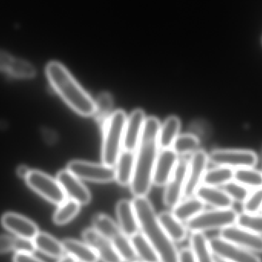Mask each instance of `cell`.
<instances>
[{"label":"cell","instance_id":"41","mask_svg":"<svg viewBox=\"0 0 262 262\" xmlns=\"http://www.w3.org/2000/svg\"><path fill=\"white\" fill-rule=\"evenodd\" d=\"M13 262H43L34 256L32 253L16 252L14 255Z\"/></svg>","mask_w":262,"mask_h":262},{"label":"cell","instance_id":"8","mask_svg":"<svg viewBox=\"0 0 262 262\" xmlns=\"http://www.w3.org/2000/svg\"><path fill=\"white\" fill-rule=\"evenodd\" d=\"M67 169L80 180L95 183H110L115 180V169L102 163H93L84 160H73Z\"/></svg>","mask_w":262,"mask_h":262},{"label":"cell","instance_id":"21","mask_svg":"<svg viewBox=\"0 0 262 262\" xmlns=\"http://www.w3.org/2000/svg\"><path fill=\"white\" fill-rule=\"evenodd\" d=\"M135 166V152L123 149L120 154L115 169V180L121 186L130 185Z\"/></svg>","mask_w":262,"mask_h":262},{"label":"cell","instance_id":"35","mask_svg":"<svg viewBox=\"0 0 262 262\" xmlns=\"http://www.w3.org/2000/svg\"><path fill=\"white\" fill-rule=\"evenodd\" d=\"M236 225L262 235V214H238Z\"/></svg>","mask_w":262,"mask_h":262},{"label":"cell","instance_id":"43","mask_svg":"<svg viewBox=\"0 0 262 262\" xmlns=\"http://www.w3.org/2000/svg\"><path fill=\"white\" fill-rule=\"evenodd\" d=\"M30 171L29 167L24 166V165H21V166H18V169H17V175H18L20 178L26 179L28 176H29Z\"/></svg>","mask_w":262,"mask_h":262},{"label":"cell","instance_id":"11","mask_svg":"<svg viewBox=\"0 0 262 262\" xmlns=\"http://www.w3.org/2000/svg\"><path fill=\"white\" fill-rule=\"evenodd\" d=\"M209 162V155L204 150L197 149L193 152L188 161L183 196L189 198L195 195V191L203 184Z\"/></svg>","mask_w":262,"mask_h":262},{"label":"cell","instance_id":"5","mask_svg":"<svg viewBox=\"0 0 262 262\" xmlns=\"http://www.w3.org/2000/svg\"><path fill=\"white\" fill-rule=\"evenodd\" d=\"M94 229L102 234L113 245L124 262H134L137 259L130 237L127 236L119 225L108 215L99 213L92 219Z\"/></svg>","mask_w":262,"mask_h":262},{"label":"cell","instance_id":"38","mask_svg":"<svg viewBox=\"0 0 262 262\" xmlns=\"http://www.w3.org/2000/svg\"><path fill=\"white\" fill-rule=\"evenodd\" d=\"M35 243L33 240L28 238H15V248L14 250L16 252H26V253H32L35 250Z\"/></svg>","mask_w":262,"mask_h":262},{"label":"cell","instance_id":"24","mask_svg":"<svg viewBox=\"0 0 262 262\" xmlns=\"http://www.w3.org/2000/svg\"><path fill=\"white\" fill-rule=\"evenodd\" d=\"M189 244L195 262H215V257L211 250L209 239L203 232H192Z\"/></svg>","mask_w":262,"mask_h":262},{"label":"cell","instance_id":"40","mask_svg":"<svg viewBox=\"0 0 262 262\" xmlns=\"http://www.w3.org/2000/svg\"><path fill=\"white\" fill-rule=\"evenodd\" d=\"M14 58L7 52L0 51V71L8 72Z\"/></svg>","mask_w":262,"mask_h":262},{"label":"cell","instance_id":"2","mask_svg":"<svg viewBox=\"0 0 262 262\" xmlns=\"http://www.w3.org/2000/svg\"><path fill=\"white\" fill-rule=\"evenodd\" d=\"M140 230L155 249L160 262H179V251L159 223L158 215L146 196L133 200Z\"/></svg>","mask_w":262,"mask_h":262},{"label":"cell","instance_id":"32","mask_svg":"<svg viewBox=\"0 0 262 262\" xmlns=\"http://www.w3.org/2000/svg\"><path fill=\"white\" fill-rule=\"evenodd\" d=\"M200 146V140L196 136L191 134L179 135L172 144V149L178 156H184L194 152Z\"/></svg>","mask_w":262,"mask_h":262},{"label":"cell","instance_id":"3","mask_svg":"<svg viewBox=\"0 0 262 262\" xmlns=\"http://www.w3.org/2000/svg\"><path fill=\"white\" fill-rule=\"evenodd\" d=\"M46 75L51 85L72 110L81 116H94L95 101L62 64L51 61L46 67Z\"/></svg>","mask_w":262,"mask_h":262},{"label":"cell","instance_id":"23","mask_svg":"<svg viewBox=\"0 0 262 262\" xmlns=\"http://www.w3.org/2000/svg\"><path fill=\"white\" fill-rule=\"evenodd\" d=\"M64 252L73 257L78 262H98L99 257L87 243L78 240L64 239L62 242Z\"/></svg>","mask_w":262,"mask_h":262},{"label":"cell","instance_id":"20","mask_svg":"<svg viewBox=\"0 0 262 262\" xmlns=\"http://www.w3.org/2000/svg\"><path fill=\"white\" fill-rule=\"evenodd\" d=\"M116 214L123 232L128 237L140 232V226L133 202L121 200L116 206Z\"/></svg>","mask_w":262,"mask_h":262},{"label":"cell","instance_id":"42","mask_svg":"<svg viewBox=\"0 0 262 262\" xmlns=\"http://www.w3.org/2000/svg\"><path fill=\"white\" fill-rule=\"evenodd\" d=\"M179 262H195L190 249L184 248L179 251Z\"/></svg>","mask_w":262,"mask_h":262},{"label":"cell","instance_id":"7","mask_svg":"<svg viewBox=\"0 0 262 262\" xmlns=\"http://www.w3.org/2000/svg\"><path fill=\"white\" fill-rule=\"evenodd\" d=\"M26 180L31 189L54 204L59 206L67 200V195L58 180L41 171H30Z\"/></svg>","mask_w":262,"mask_h":262},{"label":"cell","instance_id":"30","mask_svg":"<svg viewBox=\"0 0 262 262\" xmlns=\"http://www.w3.org/2000/svg\"><path fill=\"white\" fill-rule=\"evenodd\" d=\"M233 180L251 190L262 187V172L253 167L234 169Z\"/></svg>","mask_w":262,"mask_h":262},{"label":"cell","instance_id":"9","mask_svg":"<svg viewBox=\"0 0 262 262\" xmlns=\"http://www.w3.org/2000/svg\"><path fill=\"white\" fill-rule=\"evenodd\" d=\"M209 161L232 169L254 167L258 163L255 152L245 149H215L209 154Z\"/></svg>","mask_w":262,"mask_h":262},{"label":"cell","instance_id":"31","mask_svg":"<svg viewBox=\"0 0 262 262\" xmlns=\"http://www.w3.org/2000/svg\"><path fill=\"white\" fill-rule=\"evenodd\" d=\"M234 169L226 166H219L206 171L203 184L220 187L233 180Z\"/></svg>","mask_w":262,"mask_h":262},{"label":"cell","instance_id":"18","mask_svg":"<svg viewBox=\"0 0 262 262\" xmlns=\"http://www.w3.org/2000/svg\"><path fill=\"white\" fill-rule=\"evenodd\" d=\"M146 115L141 109H136L127 118L124 129L123 148L135 152L143 132Z\"/></svg>","mask_w":262,"mask_h":262},{"label":"cell","instance_id":"34","mask_svg":"<svg viewBox=\"0 0 262 262\" xmlns=\"http://www.w3.org/2000/svg\"><path fill=\"white\" fill-rule=\"evenodd\" d=\"M35 69L32 64L24 60L14 58L7 73L18 78H31L35 75Z\"/></svg>","mask_w":262,"mask_h":262},{"label":"cell","instance_id":"17","mask_svg":"<svg viewBox=\"0 0 262 262\" xmlns=\"http://www.w3.org/2000/svg\"><path fill=\"white\" fill-rule=\"evenodd\" d=\"M1 222L5 229L19 238L33 240L39 232L33 222L19 214L8 212L2 217Z\"/></svg>","mask_w":262,"mask_h":262},{"label":"cell","instance_id":"45","mask_svg":"<svg viewBox=\"0 0 262 262\" xmlns=\"http://www.w3.org/2000/svg\"><path fill=\"white\" fill-rule=\"evenodd\" d=\"M215 262H228L225 261V260L222 259V258H217V257L215 256Z\"/></svg>","mask_w":262,"mask_h":262},{"label":"cell","instance_id":"22","mask_svg":"<svg viewBox=\"0 0 262 262\" xmlns=\"http://www.w3.org/2000/svg\"><path fill=\"white\" fill-rule=\"evenodd\" d=\"M158 220L163 230L174 243H181L186 239L188 234L187 228L176 218L172 212H161L159 214Z\"/></svg>","mask_w":262,"mask_h":262},{"label":"cell","instance_id":"19","mask_svg":"<svg viewBox=\"0 0 262 262\" xmlns=\"http://www.w3.org/2000/svg\"><path fill=\"white\" fill-rule=\"evenodd\" d=\"M195 196L215 209H230L234 203L223 189L205 184L200 185Z\"/></svg>","mask_w":262,"mask_h":262},{"label":"cell","instance_id":"39","mask_svg":"<svg viewBox=\"0 0 262 262\" xmlns=\"http://www.w3.org/2000/svg\"><path fill=\"white\" fill-rule=\"evenodd\" d=\"M15 238L8 235H0V254L14 250Z\"/></svg>","mask_w":262,"mask_h":262},{"label":"cell","instance_id":"46","mask_svg":"<svg viewBox=\"0 0 262 262\" xmlns=\"http://www.w3.org/2000/svg\"><path fill=\"white\" fill-rule=\"evenodd\" d=\"M261 163H262V149L261 151Z\"/></svg>","mask_w":262,"mask_h":262},{"label":"cell","instance_id":"37","mask_svg":"<svg viewBox=\"0 0 262 262\" xmlns=\"http://www.w3.org/2000/svg\"><path fill=\"white\" fill-rule=\"evenodd\" d=\"M262 209V187L252 189L243 203V212L257 214Z\"/></svg>","mask_w":262,"mask_h":262},{"label":"cell","instance_id":"4","mask_svg":"<svg viewBox=\"0 0 262 262\" xmlns=\"http://www.w3.org/2000/svg\"><path fill=\"white\" fill-rule=\"evenodd\" d=\"M127 117L122 110L109 115L103 127L102 161L107 166H115L123 147L124 129Z\"/></svg>","mask_w":262,"mask_h":262},{"label":"cell","instance_id":"29","mask_svg":"<svg viewBox=\"0 0 262 262\" xmlns=\"http://www.w3.org/2000/svg\"><path fill=\"white\" fill-rule=\"evenodd\" d=\"M81 205L75 200H66L59 205L53 215V221L58 226L70 223L79 213Z\"/></svg>","mask_w":262,"mask_h":262},{"label":"cell","instance_id":"26","mask_svg":"<svg viewBox=\"0 0 262 262\" xmlns=\"http://www.w3.org/2000/svg\"><path fill=\"white\" fill-rule=\"evenodd\" d=\"M33 241L35 249L51 258H61L64 255V249L62 243L49 234L38 232Z\"/></svg>","mask_w":262,"mask_h":262},{"label":"cell","instance_id":"15","mask_svg":"<svg viewBox=\"0 0 262 262\" xmlns=\"http://www.w3.org/2000/svg\"><path fill=\"white\" fill-rule=\"evenodd\" d=\"M57 180L69 199L78 202L81 206L90 203L92 200L90 191L81 183L80 179L70 171L68 169L60 171L57 176Z\"/></svg>","mask_w":262,"mask_h":262},{"label":"cell","instance_id":"12","mask_svg":"<svg viewBox=\"0 0 262 262\" xmlns=\"http://www.w3.org/2000/svg\"><path fill=\"white\" fill-rule=\"evenodd\" d=\"M223 239L252 252H262V235L238 225H232L220 230Z\"/></svg>","mask_w":262,"mask_h":262},{"label":"cell","instance_id":"36","mask_svg":"<svg viewBox=\"0 0 262 262\" xmlns=\"http://www.w3.org/2000/svg\"><path fill=\"white\" fill-rule=\"evenodd\" d=\"M223 189L233 200V202L244 203L251 192V189L238 183L235 180H231L223 186Z\"/></svg>","mask_w":262,"mask_h":262},{"label":"cell","instance_id":"44","mask_svg":"<svg viewBox=\"0 0 262 262\" xmlns=\"http://www.w3.org/2000/svg\"><path fill=\"white\" fill-rule=\"evenodd\" d=\"M58 262H78L73 257L71 256V255H64V256L61 257L60 258L59 261Z\"/></svg>","mask_w":262,"mask_h":262},{"label":"cell","instance_id":"25","mask_svg":"<svg viewBox=\"0 0 262 262\" xmlns=\"http://www.w3.org/2000/svg\"><path fill=\"white\" fill-rule=\"evenodd\" d=\"M205 203L197 197H189L172 208V213L182 223L192 220L204 210Z\"/></svg>","mask_w":262,"mask_h":262},{"label":"cell","instance_id":"6","mask_svg":"<svg viewBox=\"0 0 262 262\" xmlns=\"http://www.w3.org/2000/svg\"><path fill=\"white\" fill-rule=\"evenodd\" d=\"M238 212L230 209H214L203 210L186 223V228L191 232H203L221 229L236 224Z\"/></svg>","mask_w":262,"mask_h":262},{"label":"cell","instance_id":"13","mask_svg":"<svg viewBox=\"0 0 262 262\" xmlns=\"http://www.w3.org/2000/svg\"><path fill=\"white\" fill-rule=\"evenodd\" d=\"M82 238L103 262H124L112 243L94 228L84 229Z\"/></svg>","mask_w":262,"mask_h":262},{"label":"cell","instance_id":"16","mask_svg":"<svg viewBox=\"0 0 262 262\" xmlns=\"http://www.w3.org/2000/svg\"><path fill=\"white\" fill-rule=\"evenodd\" d=\"M178 161V155L172 148L162 149L157 156L152 175V183L159 187L166 186L170 180Z\"/></svg>","mask_w":262,"mask_h":262},{"label":"cell","instance_id":"33","mask_svg":"<svg viewBox=\"0 0 262 262\" xmlns=\"http://www.w3.org/2000/svg\"><path fill=\"white\" fill-rule=\"evenodd\" d=\"M95 101V110L94 116L96 118L97 121L100 123L103 122L104 124L105 120L108 118L109 113L113 107V99H112V95L108 93H102L98 96Z\"/></svg>","mask_w":262,"mask_h":262},{"label":"cell","instance_id":"27","mask_svg":"<svg viewBox=\"0 0 262 262\" xmlns=\"http://www.w3.org/2000/svg\"><path fill=\"white\" fill-rule=\"evenodd\" d=\"M136 256L143 262H160L158 255L143 234L138 232L130 237Z\"/></svg>","mask_w":262,"mask_h":262},{"label":"cell","instance_id":"10","mask_svg":"<svg viewBox=\"0 0 262 262\" xmlns=\"http://www.w3.org/2000/svg\"><path fill=\"white\" fill-rule=\"evenodd\" d=\"M214 256L228 262H261V259L247 249L223 239L220 236L209 239Z\"/></svg>","mask_w":262,"mask_h":262},{"label":"cell","instance_id":"47","mask_svg":"<svg viewBox=\"0 0 262 262\" xmlns=\"http://www.w3.org/2000/svg\"><path fill=\"white\" fill-rule=\"evenodd\" d=\"M134 262H143V261H134Z\"/></svg>","mask_w":262,"mask_h":262},{"label":"cell","instance_id":"14","mask_svg":"<svg viewBox=\"0 0 262 262\" xmlns=\"http://www.w3.org/2000/svg\"><path fill=\"white\" fill-rule=\"evenodd\" d=\"M188 161L184 159L179 160L177 167L166 185L163 202L167 207L173 208L181 202L184 192L187 172Z\"/></svg>","mask_w":262,"mask_h":262},{"label":"cell","instance_id":"1","mask_svg":"<svg viewBox=\"0 0 262 262\" xmlns=\"http://www.w3.org/2000/svg\"><path fill=\"white\" fill-rule=\"evenodd\" d=\"M160 121L155 117L146 118L143 132L136 149L135 166L130 191L135 197L146 196L150 190L154 167L158 156Z\"/></svg>","mask_w":262,"mask_h":262},{"label":"cell","instance_id":"28","mask_svg":"<svg viewBox=\"0 0 262 262\" xmlns=\"http://www.w3.org/2000/svg\"><path fill=\"white\" fill-rule=\"evenodd\" d=\"M180 121L178 117L170 116L160 126L159 132V146L162 149L172 148V144L180 134Z\"/></svg>","mask_w":262,"mask_h":262}]
</instances>
